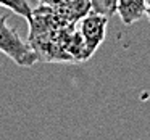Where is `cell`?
Wrapping results in <instances>:
<instances>
[{
    "label": "cell",
    "instance_id": "obj_1",
    "mask_svg": "<svg viewBox=\"0 0 150 140\" xmlns=\"http://www.w3.org/2000/svg\"><path fill=\"white\" fill-rule=\"evenodd\" d=\"M92 11L91 0H73L66 5L39 4L28 18V44L42 63L87 61L79 32V21Z\"/></svg>",
    "mask_w": 150,
    "mask_h": 140
},
{
    "label": "cell",
    "instance_id": "obj_2",
    "mask_svg": "<svg viewBox=\"0 0 150 140\" xmlns=\"http://www.w3.org/2000/svg\"><path fill=\"white\" fill-rule=\"evenodd\" d=\"M0 52L8 56L15 65L23 68H31L37 63V56L29 44L24 42L11 26H8L7 15H0Z\"/></svg>",
    "mask_w": 150,
    "mask_h": 140
},
{
    "label": "cell",
    "instance_id": "obj_3",
    "mask_svg": "<svg viewBox=\"0 0 150 140\" xmlns=\"http://www.w3.org/2000/svg\"><path fill=\"white\" fill-rule=\"evenodd\" d=\"M108 20H110L108 16L92 10L91 13L86 15L79 21L78 27L82 37V44H84L86 60H91L94 56V53L98 50V47L103 44L105 36H107Z\"/></svg>",
    "mask_w": 150,
    "mask_h": 140
},
{
    "label": "cell",
    "instance_id": "obj_4",
    "mask_svg": "<svg viewBox=\"0 0 150 140\" xmlns=\"http://www.w3.org/2000/svg\"><path fill=\"white\" fill-rule=\"evenodd\" d=\"M147 0H116V13L124 24H134L145 16Z\"/></svg>",
    "mask_w": 150,
    "mask_h": 140
},
{
    "label": "cell",
    "instance_id": "obj_5",
    "mask_svg": "<svg viewBox=\"0 0 150 140\" xmlns=\"http://www.w3.org/2000/svg\"><path fill=\"white\" fill-rule=\"evenodd\" d=\"M0 7L8 8L10 11H13L15 15L24 18L28 21V18L33 13V8L29 5V0H0Z\"/></svg>",
    "mask_w": 150,
    "mask_h": 140
},
{
    "label": "cell",
    "instance_id": "obj_6",
    "mask_svg": "<svg viewBox=\"0 0 150 140\" xmlns=\"http://www.w3.org/2000/svg\"><path fill=\"white\" fill-rule=\"evenodd\" d=\"M92 10L110 18L116 13V0H91Z\"/></svg>",
    "mask_w": 150,
    "mask_h": 140
},
{
    "label": "cell",
    "instance_id": "obj_7",
    "mask_svg": "<svg viewBox=\"0 0 150 140\" xmlns=\"http://www.w3.org/2000/svg\"><path fill=\"white\" fill-rule=\"evenodd\" d=\"M42 5H49V7H60V5H66L73 0H37Z\"/></svg>",
    "mask_w": 150,
    "mask_h": 140
},
{
    "label": "cell",
    "instance_id": "obj_8",
    "mask_svg": "<svg viewBox=\"0 0 150 140\" xmlns=\"http://www.w3.org/2000/svg\"><path fill=\"white\" fill-rule=\"evenodd\" d=\"M145 16L150 21V0H147V10H145Z\"/></svg>",
    "mask_w": 150,
    "mask_h": 140
}]
</instances>
